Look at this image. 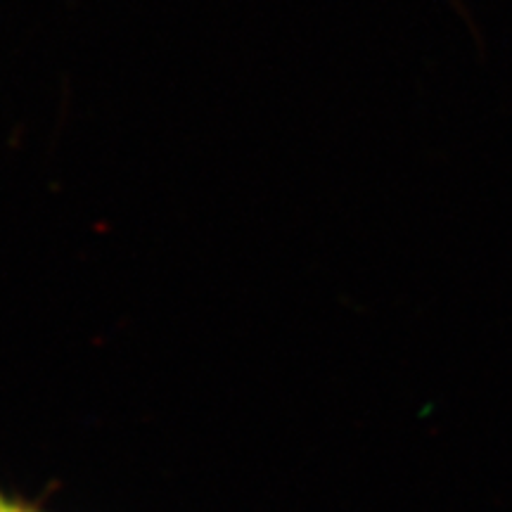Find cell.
Listing matches in <instances>:
<instances>
[{
  "instance_id": "cell-1",
  "label": "cell",
  "mask_w": 512,
  "mask_h": 512,
  "mask_svg": "<svg viewBox=\"0 0 512 512\" xmlns=\"http://www.w3.org/2000/svg\"><path fill=\"white\" fill-rule=\"evenodd\" d=\"M0 512H22V510H19L17 505H10V503L0 501Z\"/></svg>"
}]
</instances>
